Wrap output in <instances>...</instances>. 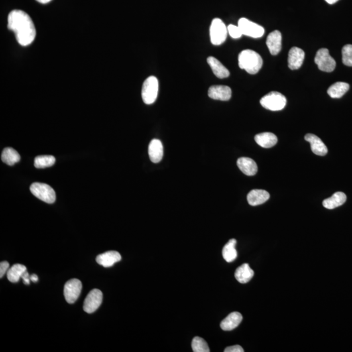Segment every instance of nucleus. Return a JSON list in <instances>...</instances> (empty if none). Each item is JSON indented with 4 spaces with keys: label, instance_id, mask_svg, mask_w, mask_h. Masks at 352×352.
Masks as SVG:
<instances>
[{
    "label": "nucleus",
    "instance_id": "obj_20",
    "mask_svg": "<svg viewBox=\"0 0 352 352\" xmlns=\"http://www.w3.org/2000/svg\"><path fill=\"white\" fill-rule=\"evenodd\" d=\"M242 319H243V316L239 313H232L227 318L221 321V329L224 331L233 330L238 327V325L241 322Z\"/></svg>",
    "mask_w": 352,
    "mask_h": 352
},
{
    "label": "nucleus",
    "instance_id": "obj_1",
    "mask_svg": "<svg viewBox=\"0 0 352 352\" xmlns=\"http://www.w3.org/2000/svg\"><path fill=\"white\" fill-rule=\"evenodd\" d=\"M8 28L15 34L16 39L20 45H30L36 36L33 21L26 12L13 10L8 16Z\"/></svg>",
    "mask_w": 352,
    "mask_h": 352
},
{
    "label": "nucleus",
    "instance_id": "obj_21",
    "mask_svg": "<svg viewBox=\"0 0 352 352\" xmlns=\"http://www.w3.org/2000/svg\"><path fill=\"white\" fill-rule=\"evenodd\" d=\"M256 143L264 148L274 147L277 143V137L272 133H263L256 134L254 137Z\"/></svg>",
    "mask_w": 352,
    "mask_h": 352
},
{
    "label": "nucleus",
    "instance_id": "obj_12",
    "mask_svg": "<svg viewBox=\"0 0 352 352\" xmlns=\"http://www.w3.org/2000/svg\"><path fill=\"white\" fill-rule=\"evenodd\" d=\"M306 141L311 144V150L314 154L319 156H324L328 152L326 146L320 138L313 134H307L305 136Z\"/></svg>",
    "mask_w": 352,
    "mask_h": 352
},
{
    "label": "nucleus",
    "instance_id": "obj_2",
    "mask_svg": "<svg viewBox=\"0 0 352 352\" xmlns=\"http://www.w3.org/2000/svg\"><path fill=\"white\" fill-rule=\"evenodd\" d=\"M238 63L241 69L251 75L259 72L263 65V60L259 54L252 50H244L239 54Z\"/></svg>",
    "mask_w": 352,
    "mask_h": 352
},
{
    "label": "nucleus",
    "instance_id": "obj_16",
    "mask_svg": "<svg viewBox=\"0 0 352 352\" xmlns=\"http://www.w3.org/2000/svg\"><path fill=\"white\" fill-rule=\"evenodd\" d=\"M148 154L153 162H159L163 156V146L162 142L158 139H153L149 144Z\"/></svg>",
    "mask_w": 352,
    "mask_h": 352
},
{
    "label": "nucleus",
    "instance_id": "obj_22",
    "mask_svg": "<svg viewBox=\"0 0 352 352\" xmlns=\"http://www.w3.org/2000/svg\"><path fill=\"white\" fill-rule=\"evenodd\" d=\"M254 274V271L250 268L249 264H244L236 270L235 277L240 283L244 284L249 282L253 277Z\"/></svg>",
    "mask_w": 352,
    "mask_h": 352
},
{
    "label": "nucleus",
    "instance_id": "obj_31",
    "mask_svg": "<svg viewBox=\"0 0 352 352\" xmlns=\"http://www.w3.org/2000/svg\"><path fill=\"white\" fill-rule=\"evenodd\" d=\"M227 28L228 33L229 34L231 38L234 39H239L243 36L241 30L238 26L230 24V25L228 26Z\"/></svg>",
    "mask_w": 352,
    "mask_h": 352
},
{
    "label": "nucleus",
    "instance_id": "obj_23",
    "mask_svg": "<svg viewBox=\"0 0 352 352\" xmlns=\"http://www.w3.org/2000/svg\"><path fill=\"white\" fill-rule=\"evenodd\" d=\"M347 201V195L344 193H335L330 198L323 201V205L326 209H333L341 206Z\"/></svg>",
    "mask_w": 352,
    "mask_h": 352
},
{
    "label": "nucleus",
    "instance_id": "obj_33",
    "mask_svg": "<svg viewBox=\"0 0 352 352\" xmlns=\"http://www.w3.org/2000/svg\"><path fill=\"white\" fill-rule=\"evenodd\" d=\"M225 352H243L244 350L243 348L239 345L233 346V347H230L227 348L225 350Z\"/></svg>",
    "mask_w": 352,
    "mask_h": 352
},
{
    "label": "nucleus",
    "instance_id": "obj_25",
    "mask_svg": "<svg viewBox=\"0 0 352 352\" xmlns=\"http://www.w3.org/2000/svg\"><path fill=\"white\" fill-rule=\"evenodd\" d=\"M1 160L7 165L13 166L20 161V156L13 148H5L2 152Z\"/></svg>",
    "mask_w": 352,
    "mask_h": 352
},
{
    "label": "nucleus",
    "instance_id": "obj_30",
    "mask_svg": "<svg viewBox=\"0 0 352 352\" xmlns=\"http://www.w3.org/2000/svg\"><path fill=\"white\" fill-rule=\"evenodd\" d=\"M343 63L345 66L352 67V44H347L342 50Z\"/></svg>",
    "mask_w": 352,
    "mask_h": 352
},
{
    "label": "nucleus",
    "instance_id": "obj_24",
    "mask_svg": "<svg viewBox=\"0 0 352 352\" xmlns=\"http://www.w3.org/2000/svg\"><path fill=\"white\" fill-rule=\"evenodd\" d=\"M350 85L346 82H338L331 85L327 93L331 98L339 99L343 97L349 90Z\"/></svg>",
    "mask_w": 352,
    "mask_h": 352
},
{
    "label": "nucleus",
    "instance_id": "obj_37",
    "mask_svg": "<svg viewBox=\"0 0 352 352\" xmlns=\"http://www.w3.org/2000/svg\"><path fill=\"white\" fill-rule=\"evenodd\" d=\"M325 1H326L327 3L332 5V4L335 3L336 2L339 1V0H325Z\"/></svg>",
    "mask_w": 352,
    "mask_h": 352
},
{
    "label": "nucleus",
    "instance_id": "obj_18",
    "mask_svg": "<svg viewBox=\"0 0 352 352\" xmlns=\"http://www.w3.org/2000/svg\"><path fill=\"white\" fill-rule=\"evenodd\" d=\"M270 195L266 191L254 189L247 195V201L252 206L261 205L270 198Z\"/></svg>",
    "mask_w": 352,
    "mask_h": 352
},
{
    "label": "nucleus",
    "instance_id": "obj_9",
    "mask_svg": "<svg viewBox=\"0 0 352 352\" xmlns=\"http://www.w3.org/2000/svg\"><path fill=\"white\" fill-rule=\"evenodd\" d=\"M82 289V284L80 280L73 278L67 281L64 286V296L67 302L72 304L76 302Z\"/></svg>",
    "mask_w": 352,
    "mask_h": 352
},
{
    "label": "nucleus",
    "instance_id": "obj_17",
    "mask_svg": "<svg viewBox=\"0 0 352 352\" xmlns=\"http://www.w3.org/2000/svg\"><path fill=\"white\" fill-rule=\"evenodd\" d=\"M238 168L248 176H254L257 173L258 166L255 161L249 157H241L237 160Z\"/></svg>",
    "mask_w": 352,
    "mask_h": 352
},
{
    "label": "nucleus",
    "instance_id": "obj_7",
    "mask_svg": "<svg viewBox=\"0 0 352 352\" xmlns=\"http://www.w3.org/2000/svg\"><path fill=\"white\" fill-rule=\"evenodd\" d=\"M314 62L319 70L327 73L333 72L335 70V60L329 54V50L327 48H321L316 52Z\"/></svg>",
    "mask_w": 352,
    "mask_h": 352
},
{
    "label": "nucleus",
    "instance_id": "obj_26",
    "mask_svg": "<svg viewBox=\"0 0 352 352\" xmlns=\"http://www.w3.org/2000/svg\"><path fill=\"white\" fill-rule=\"evenodd\" d=\"M237 241L235 239H232L225 245L223 249L224 259L227 262L235 261L237 258V252L235 249Z\"/></svg>",
    "mask_w": 352,
    "mask_h": 352
},
{
    "label": "nucleus",
    "instance_id": "obj_34",
    "mask_svg": "<svg viewBox=\"0 0 352 352\" xmlns=\"http://www.w3.org/2000/svg\"><path fill=\"white\" fill-rule=\"evenodd\" d=\"M22 279L24 280V283L25 284H30V276L29 274H28L27 271L24 272V274H22Z\"/></svg>",
    "mask_w": 352,
    "mask_h": 352
},
{
    "label": "nucleus",
    "instance_id": "obj_27",
    "mask_svg": "<svg viewBox=\"0 0 352 352\" xmlns=\"http://www.w3.org/2000/svg\"><path fill=\"white\" fill-rule=\"evenodd\" d=\"M27 271L26 266L22 264H15L9 269L7 273L8 280L13 283H16L20 280L22 274Z\"/></svg>",
    "mask_w": 352,
    "mask_h": 352
},
{
    "label": "nucleus",
    "instance_id": "obj_3",
    "mask_svg": "<svg viewBox=\"0 0 352 352\" xmlns=\"http://www.w3.org/2000/svg\"><path fill=\"white\" fill-rule=\"evenodd\" d=\"M260 104L266 109L272 111H279L285 107L286 99L281 93L277 91H272L262 97Z\"/></svg>",
    "mask_w": 352,
    "mask_h": 352
},
{
    "label": "nucleus",
    "instance_id": "obj_28",
    "mask_svg": "<svg viewBox=\"0 0 352 352\" xmlns=\"http://www.w3.org/2000/svg\"><path fill=\"white\" fill-rule=\"evenodd\" d=\"M56 158L52 156H36L34 166L37 168H45L54 165Z\"/></svg>",
    "mask_w": 352,
    "mask_h": 352
},
{
    "label": "nucleus",
    "instance_id": "obj_8",
    "mask_svg": "<svg viewBox=\"0 0 352 352\" xmlns=\"http://www.w3.org/2000/svg\"><path fill=\"white\" fill-rule=\"evenodd\" d=\"M238 26L241 29L242 34L252 38H260L264 36V28L262 26L248 20L246 18H240L238 21Z\"/></svg>",
    "mask_w": 352,
    "mask_h": 352
},
{
    "label": "nucleus",
    "instance_id": "obj_11",
    "mask_svg": "<svg viewBox=\"0 0 352 352\" xmlns=\"http://www.w3.org/2000/svg\"><path fill=\"white\" fill-rule=\"evenodd\" d=\"M208 95L215 100L227 101L232 97L231 88L227 85H212L209 88Z\"/></svg>",
    "mask_w": 352,
    "mask_h": 352
},
{
    "label": "nucleus",
    "instance_id": "obj_6",
    "mask_svg": "<svg viewBox=\"0 0 352 352\" xmlns=\"http://www.w3.org/2000/svg\"><path fill=\"white\" fill-rule=\"evenodd\" d=\"M30 191L35 196L44 202L53 203L56 201V193L54 189L47 184L34 183L30 186Z\"/></svg>",
    "mask_w": 352,
    "mask_h": 352
},
{
    "label": "nucleus",
    "instance_id": "obj_19",
    "mask_svg": "<svg viewBox=\"0 0 352 352\" xmlns=\"http://www.w3.org/2000/svg\"><path fill=\"white\" fill-rule=\"evenodd\" d=\"M207 61L215 76L219 78H225L229 77L230 72L229 69L225 67L217 58L210 56L207 58Z\"/></svg>",
    "mask_w": 352,
    "mask_h": 352
},
{
    "label": "nucleus",
    "instance_id": "obj_35",
    "mask_svg": "<svg viewBox=\"0 0 352 352\" xmlns=\"http://www.w3.org/2000/svg\"><path fill=\"white\" fill-rule=\"evenodd\" d=\"M30 280L34 282H38L39 280L38 275H36V274H32V275L30 276Z\"/></svg>",
    "mask_w": 352,
    "mask_h": 352
},
{
    "label": "nucleus",
    "instance_id": "obj_14",
    "mask_svg": "<svg viewBox=\"0 0 352 352\" xmlns=\"http://www.w3.org/2000/svg\"><path fill=\"white\" fill-rule=\"evenodd\" d=\"M268 48L271 54L277 55L282 48V35L278 30L269 34L266 40Z\"/></svg>",
    "mask_w": 352,
    "mask_h": 352
},
{
    "label": "nucleus",
    "instance_id": "obj_32",
    "mask_svg": "<svg viewBox=\"0 0 352 352\" xmlns=\"http://www.w3.org/2000/svg\"><path fill=\"white\" fill-rule=\"evenodd\" d=\"M9 269V264L7 262L3 261L0 263V278H3Z\"/></svg>",
    "mask_w": 352,
    "mask_h": 352
},
{
    "label": "nucleus",
    "instance_id": "obj_5",
    "mask_svg": "<svg viewBox=\"0 0 352 352\" xmlns=\"http://www.w3.org/2000/svg\"><path fill=\"white\" fill-rule=\"evenodd\" d=\"M158 92V81L156 77H148L144 81L142 89V100L146 105H152L157 98Z\"/></svg>",
    "mask_w": 352,
    "mask_h": 352
},
{
    "label": "nucleus",
    "instance_id": "obj_10",
    "mask_svg": "<svg viewBox=\"0 0 352 352\" xmlns=\"http://www.w3.org/2000/svg\"><path fill=\"white\" fill-rule=\"evenodd\" d=\"M103 302V293L98 289H93L85 298L83 309L88 314L94 313Z\"/></svg>",
    "mask_w": 352,
    "mask_h": 352
},
{
    "label": "nucleus",
    "instance_id": "obj_36",
    "mask_svg": "<svg viewBox=\"0 0 352 352\" xmlns=\"http://www.w3.org/2000/svg\"><path fill=\"white\" fill-rule=\"evenodd\" d=\"M36 1L39 2V3L45 4L49 3L52 0H36Z\"/></svg>",
    "mask_w": 352,
    "mask_h": 352
},
{
    "label": "nucleus",
    "instance_id": "obj_4",
    "mask_svg": "<svg viewBox=\"0 0 352 352\" xmlns=\"http://www.w3.org/2000/svg\"><path fill=\"white\" fill-rule=\"evenodd\" d=\"M209 34L211 43L213 45H220L227 39L228 28L223 20L215 18L211 22Z\"/></svg>",
    "mask_w": 352,
    "mask_h": 352
},
{
    "label": "nucleus",
    "instance_id": "obj_13",
    "mask_svg": "<svg viewBox=\"0 0 352 352\" xmlns=\"http://www.w3.org/2000/svg\"><path fill=\"white\" fill-rule=\"evenodd\" d=\"M305 59V52L298 47L291 48L288 54V67L292 70H296L302 67Z\"/></svg>",
    "mask_w": 352,
    "mask_h": 352
},
{
    "label": "nucleus",
    "instance_id": "obj_29",
    "mask_svg": "<svg viewBox=\"0 0 352 352\" xmlns=\"http://www.w3.org/2000/svg\"><path fill=\"white\" fill-rule=\"evenodd\" d=\"M192 349L195 352H209V348L207 343L202 338L196 337L193 340Z\"/></svg>",
    "mask_w": 352,
    "mask_h": 352
},
{
    "label": "nucleus",
    "instance_id": "obj_15",
    "mask_svg": "<svg viewBox=\"0 0 352 352\" xmlns=\"http://www.w3.org/2000/svg\"><path fill=\"white\" fill-rule=\"evenodd\" d=\"M121 256L119 252L115 251H108L105 253L99 254L96 258L97 263L103 267H112L115 263L119 262Z\"/></svg>",
    "mask_w": 352,
    "mask_h": 352
}]
</instances>
